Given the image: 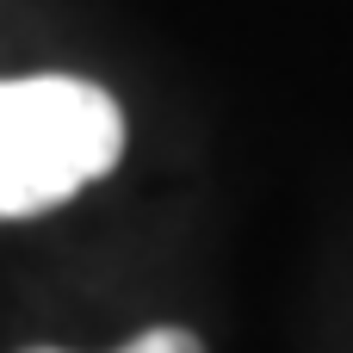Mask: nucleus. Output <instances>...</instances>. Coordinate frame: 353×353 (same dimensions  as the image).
<instances>
[{"instance_id":"1","label":"nucleus","mask_w":353,"mask_h":353,"mask_svg":"<svg viewBox=\"0 0 353 353\" xmlns=\"http://www.w3.org/2000/svg\"><path fill=\"white\" fill-rule=\"evenodd\" d=\"M124 155V112L81 74L0 81V217H37L105 180Z\"/></svg>"},{"instance_id":"2","label":"nucleus","mask_w":353,"mask_h":353,"mask_svg":"<svg viewBox=\"0 0 353 353\" xmlns=\"http://www.w3.org/2000/svg\"><path fill=\"white\" fill-rule=\"evenodd\" d=\"M118 353H205V341L186 335V329H143V335H130Z\"/></svg>"},{"instance_id":"3","label":"nucleus","mask_w":353,"mask_h":353,"mask_svg":"<svg viewBox=\"0 0 353 353\" xmlns=\"http://www.w3.org/2000/svg\"><path fill=\"white\" fill-rule=\"evenodd\" d=\"M25 353H62V347H25Z\"/></svg>"}]
</instances>
